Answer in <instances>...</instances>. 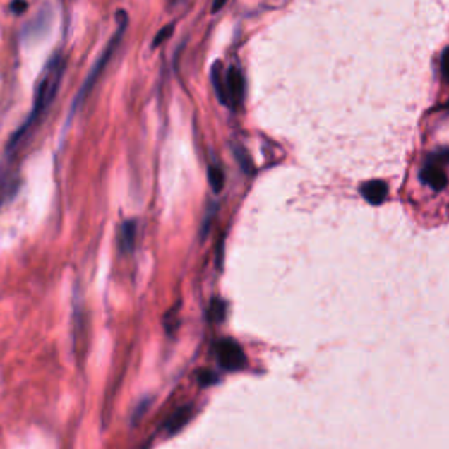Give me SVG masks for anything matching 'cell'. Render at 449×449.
I'll use <instances>...</instances> for the list:
<instances>
[{"label": "cell", "instance_id": "obj_1", "mask_svg": "<svg viewBox=\"0 0 449 449\" xmlns=\"http://www.w3.org/2000/svg\"><path fill=\"white\" fill-rule=\"evenodd\" d=\"M65 58L60 55V53H55L46 64L44 71H42L41 78H39L37 86H35V93H34V104H32V109L28 112L27 119L21 123L20 128L13 133L9 140V150L18 146L21 139L37 125L39 119L46 114V111L52 107L53 100L56 99V93L60 90L61 85V78H64L65 72Z\"/></svg>", "mask_w": 449, "mask_h": 449}, {"label": "cell", "instance_id": "obj_2", "mask_svg": "<svg viewBox=\"0 0 449 449\" xmlns=\"http://www.w3.org/2000/svg\"><path fill=\"white\" fill-rule=\"evenodd\" d=\"M116 21H118V28H116L114 35H112V37L109 39V42H107V46L104 48L102 55L99 56V60H97L95 64H93V67L90 68L88 76H86V79L83 81L81 88H79L78 95H76L74 102H72V106H71L72 114H74V112L78 111V107L81 106L83 102H85L86 97H88L90 92L93 90V86H95L97 81H99L100 74H102V71L106 68V65L109 64L112 55H114L116 48H118L119 41H121L123 34H125L126 27H128V14H126L125 11H118V14H116Z\"/></svg>", "mask_w": 449, "mask_h": 449}, {"label": "cell", "instance_id": "obj_3", "mask_svg": "<svg viewBox=\"0 0 449 449\" xmlns=\"http://www.w3.org/2000/svg\"><path fill=\"white\" fill-rule=\"evenodd\" d=\"M53 25V9L52 6H44L35 13L34 18L27 21L23 25V30H21V37L27 42H35L41 37L48 35V32L52 30Z\"/></svg>", "mask_w": 449, "mask_h": 449}, {"label": "cell", "instance_id": "obj_4", "mask_svg": "<svg viewBox=\"0 0 449 449\" xmlns=\"http://www.w3.org/2000/svg\"><path fill=\"white\" fill-rule=\"evenodd\" d=\"M216 349H218L220 364H222V367L227 369V371H239V369H242L246 365L244 351H242L241 346H239L237 342H234V340H220Z\"/></svg>", "mask_w": 449, "mask_h": 449}, {"label": "cell", "instance_id": "obj_5", "mask_svg": "<svg viewBox=\"0 0 449 449\" xmlns=\"http://www.w3.org/2000/svg\"><path fill=\"white\" fill-rule=\"evenodd\" d=\"M224 88H227V100L230 99L232 106H239L244 97V78H242L241 71L235 67L228 68V74L224 78Z\"/></svg>", "mask_w": 449, "mask_h": 449}, {"label": "cell", "instance_id": "obj_6", "mask_svg": "<svg viewBox=\"0 0 449 449\" xmlns=\"http://www.w3.org/2000/svg\"><path fill=\"white\" fill-rule=\"evenodd\" d=\"M361 195L369 204L379 205L385 202L386 195H388V186L383 181H369L361 186Z\"/></svg>", "mask_w": 449, "mask_h": 449}, {"label": "cell", "instance_id": "obj_7", "mask_svg": "<svg viewBox=\"0 0 449 449\" xmlns=\"http://www.w3.org/2000/svg\"><path fill=\"white\" fill-rule=\"evenodd\" d=\"M191 412H193L191 405H183V407H179L177 411H174L172 414H170V418L167 419V423H165V432H167L169 436L179 432V430L183 429L188 421H190Z\"/></svg>", "mask_w": 449, "mask_h": 449}, {"label": "cell", "instance_id": "obj_8", "mask_svg": "<svg viewBox=\"0 0 449 449\" xmlns=\"http://www.w3.org/2000/svg\"><path fill=\"white\" fill-rule=\"evenodd\" d=\"M137 239V222L136 220H126L121 224V232H119V246H121L123 253H132L136 248Z\"/></svg>", "mask_w": 449, "mask_h": 449}, {"label": "cell", "instance_id": "obj_9", "mask_svg": "<svg viewBox=\"0 0 449 449\" xmlns=\"http://www.w3.org/2000/svg\"><path fill=\"white\" fill-rule=\"evenodd\" d=\"M421 179L423 183H426L433 190H443L448 184V176L444 174V170L436 167V165H429V167L423 169Z\"/></svg>", "mask_w": 449, "mask_h": 449}, {"label": "cell", "instance_id": "obj_10", "mask_svg": "<svg viewBox=\"0 0 449 449\" xmlns=\"http://www.w3.org/2000/svg\"><path fill=\"white\" fill-rule=\"evenodd\" d=\"M211 79H212V85H215L216 90V95H218L220 102L227 104V88H224V79L222 76V64H215L211 72Z\"/></svg>", "mask_w": 449, "mask_h": 449}, {"label": "cell", "instance_id": "obj_11", "mask_svg": "<svg viewBox=\"0 0 449 449\" xmlns=\"http://www.w3.org/2000/svg\"><path fill=\"white\" fill-rule=\"evenodd\" d=\"M14 183H16L14 177H9L4 170H0V205H2L7 198L13 197Z\"/></svg>", "mask_w": 449, "mask_h": 449}, {"label": "cell", "instance_id": "obj_12", "mask_svg": "<svg viewBox=\"0 0 449 449\" xmlns=\"http://www.w3.org/2000/svg\"><path fill=\"white\" fill-rule=\"evenodd\" d=\"M209 183H211V188L220 193L223 190V184H224V176H223V170L216 165H211L209 167Z\"/></svg>", "mask_w": 449, "mask_h": 449}, {"label": "cell", "instance_id": "obj_13", "mask_svg": "<svg viewBox=\"0 0 449 449\" xmlns=\"http://www.w3.org/2000/svg\"><path fill=\"white\" fill-rule=\"evenodd\" d=\"M209 316H211V320L215 321H222L223 316H224V304L222 302V300L215 299L211 302V307H209Z\"/></svg>", "mask_w": 449, "mask_h": 449}, {"label": "cell", "instance_id": "obj_14", "mask_svg": "<svg viewBox=\"0 0 449 449\" xmlns=\"http://www.w3.org/2000/svg\"><path fill=\"white\" fill-rule=\"evenodd\" d=\"M172 28H174L172 25H169V27H165L164 30L158 32V35H157V37H155V41H153V46H155V48H157V46H160L162 42L165 41V39L170 37V34H172Z\"/></svg>", "mask_w": 449, "mask_h": 449}, {"label": "cell", "instance_id": "obj_15", "mask_svg": "<svg viewBox=\"0 0 449 449\" xmlns=\"http://www.w3.org/2000/svg\"><path fill=\"white\" fill-rule=\"evenodd\" d=\"M235 151H237V158H239V162H241V165H242V169L246 170V172H251V169H253V165H251V162H249V158L246 157V153L242 150H239V148H235Z\"/></svg>", "mask_w": 449, "mask_h": 449}, {"label": "cell", "instance_id": "obj_16", "mask_svg": "<svg viewBox=\"0 0 449 449\" xmlns=\"http://www.w3.org/2000/svg\"><path fill=\"white\" fill-rule=\"evenodd\" d=\"M28 4L27 2H13L11 4V11H13L14 14H23V11L27 9Z\"/></svg>", "mask_w": 449, "mask_h": 449}, {"label": "cell", "instance_id": "obj_17", "mask_svg": "<svg viewBox=\"0 0 449 449\" xmlns=\"http://www.w3.org/2000/svg\"><path fill=\"white\" fill-rule=\"evenodd\" d=\"M443 72L449 81V48L446 49V52H444V55H443Z\"/></svg>", "mask_w": 449, "mask_h": 449}]
</instances>
